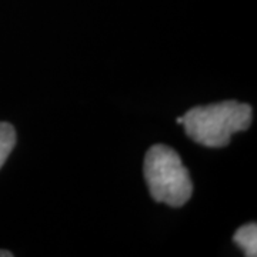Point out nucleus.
I'll return each instance as SVG.
<instances>
[{"label":"nucleus","instance_id":"7ed1b4c3","mask_svg":"<svg viewBox=\"0 0 257 257\" xmlns=\"http://www.w3.org/2000/svg\"><path fill=\"white\" fill-rule=\"evenodd\" d=\"M233 241L243 248L247 257L257 256V224L247 223L237 229L233 236Z\"/></svg>","mask_w":257,"mask_h":257},{"label":"nucleus","instance_id":"20e7f679","mask_svg":"<svg viewBox=\"0 0 257 257\" xmlns=\"http://www.w3.org/2000/svg\"><path fill=\"white\" fill-rule=\"evenodd\" d=\"M15 146H16V130L10 123L0 121V169L8 160Z\"/></svg>","mask_w":257,"mask_h":257},{"label":"nucleus","instance_id":"39448f33","mask_svg":"<svg viewBox=\"0 0 257 257\" xmlns=\"http://www.w3.org/2000/svg\"><path fill=\"white\" fill-rule=\"evenodd\" d=\"M13 253H10L8 250H0V257H12Z\"/></svg>","mask_w":257,"mask_h":257},{"label":"nucleus","instance_id":"423d86ee","mask_svg":"<svg viewBox=\"0 0 257 257\" xmlns=\"http://www.w3.org/2000/svg\"><path fill=\"white\" fill-rule=\"evenodd\" d=\"M176 121H177L179 124H182V123H183V116H180V117H177V119H176Z\"/></svg>","mask_w":257,"mask_h":257},{"label":"nucleus","instance_id":"f03ea898","mask_svg":"<svg viewBox=\"0 0 257 257\" xmlns=\"http://www.w3.org/2000/svg\"><path fill=\"white\" fill-rule=\"evenodd\" d=\"M143 170L153 200L172 207H182L190 200L192 177L175 149L165 145L150 147L145 157Z\"/></svg>","mask_w":257,"mask_h":257},{"label":"nucleus","instance_id":"f257e3e1","mask_svg":"<svg viewBox=\"0 0 257 257\" xmlns=\"http://www.w3.org/2000/svg\"><path fill=\"white\" fill-rule=\"evenodd\" d=\"M251 106L236 100L193 107L183 116L184 132L196 143L206 147L227 146L234 133L250 127Z\"/></svg>","mask_w":257,"mask_h":257}]
</instances>
